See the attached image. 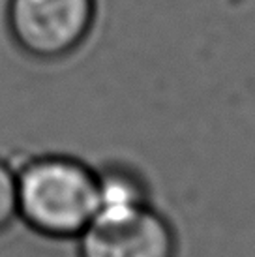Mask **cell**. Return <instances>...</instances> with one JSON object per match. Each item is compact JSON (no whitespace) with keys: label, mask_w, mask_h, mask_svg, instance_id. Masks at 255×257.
<instances>
[{"label":"cell","mask_w":255,"mask_h":257,"mask_svg":"<svg viewBox=\"0 0 255 257\" xmlns=\"http://www.w3.org/2000/svg\"><path fill=\"white\" fill-rule=\"evenodd\" d=\"M17 220L51 240H75L96 218L98 171L68 154H40L15 167Z\"/></svg>","instance_id":"obj_1"},{"label":"cell","mask_w":255,"mask_h":257,"mask_svg":"<svg viewBox=\"0 0 255 257\" xmlns=\"http://www.w3.org/2000/svg\"><path fill=\"white\" fill-rule=\"evenodd\" d=\"M99 0H8L6 27L27 57L57 62L73 57L90 40Z\"/></svg>","instance_id":"obj_2"},{"label":"cell","mask_w":255,"mask_h":257,"mask_svg":"<svg viewBox=\"0 0 255 257\" xmlns=\"http://www.w3.org/2000/svg\"><path fill=\"white\" fill-rule=\"evenodd\" d=\"M75 242L77 257L178 255L177 231L152 205L122 218H96Z\"/></svg>","instance_id":"obj_3"},{"label":"cell","mask_w":255,"mask_h":257,"mask_svg":"<svg viewBox=\"0 0 255 257\" xmlns=\"http://www.w3.org/2000/svg\"><path fill=\"white\" fill-rule=\"evenodd\" d=\"M145 180L132 167L107 165L98 171V210L96 218H122L150 207ZM94 218V220H96Z\"/></svg>","instance_id":"obj_4"},{"label":"cell","mask_w":255,"mask_h":257,"mask_svg":"<svg viewBox=\"0 0 255 257\" xmlns=\"http://www.w3.org/2000/svg\"><path fill=\"white\" fill-rule=\"evenodd\" d=\"M17 221V177L15 167L0 158V235Z\"/></svg>","instance_id":"obj_5"}]
</instances>
